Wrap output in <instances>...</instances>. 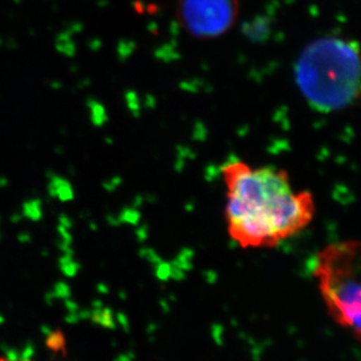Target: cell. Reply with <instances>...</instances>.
Segmentation results:
<instances>
[{"label": "cell", "mask_w": 361, "mask_h": 361, "mask_svg": "<svg viewBox=\"0 0 361 361\" xmlns=\"http://www.w3.org/2000/svg\"><path fill=\"white\" fill-rule=\"evenodd\" d=\"M229 238L242 249L274 248L314 221V195L293 188L286 170L252 167L241 159L221 166Z\"/></svg>", "instance_id": "6da1fadb"}, {"label": "cell", "mask_w": 361, "mask_h": 361, "mask_svg": "<svg viewBox=\"0 0 361 361\" xmlns=\"http://www.w3.org/2000/svg\"><path fill=\"white\" fill-rule=\"evenodd\" d=\"M0 361H27V360H10V359L0 358Z\"/></svg>", "instance_id": "5b68a950"}, {"label": "cell", "mask_w": 361, "mask_h": 361, "mask_svg": "<svg viewBox=\"0 0 361 361\" xmlns=\"http://www.w3.org/2000/svg\"><path fill=\"white\" fill-rule=\"evenodd\" d=\"M177 20L188 35L212 40L227 35L238 23L239 0H177Z\"/></svg>", "instance_id": "277c9868"}, {"label": "cell", "mask_w": 361, "mask_h": 361, "mask_svg": "<svg viewBox=\"0 0 361 361\" xmlns=\"http://www.w3.org/2000/svg\"><path fill=\"white\" fill-rule=\"evenodd\" d=\"M295 80L312 109L330 114L353 106L360 94L358 44L339 37H321L302 49Z\"/></svg>", "instance_id": "7a4b0ae2"}, {"label": "cell", "mask_w": 361, "mask_h": 361, "mask_svg": "<svg viewBox=\"0 0 361 361\" xmlns=\"http://www.w3.org/2000/svg\"><path fill=\"white\" fill-rule=\"evenodd\" d=\"M360 242L336 241L314 255V280L327 314L359 341L361 334Z\"/></svg>", "instance_id": "3957f363"}]
</instances>
